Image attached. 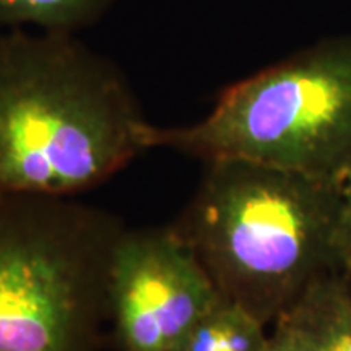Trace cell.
I'll return each mask as SVG.
<instances>
[{"mask_svg": "<svg viewBox=\"0 0 351 351\" xmlns=\"http://www.w3.org/2000/svg\"><path fill=\"white\" fill-rule=\"evenodd\" d=\"M125 77L75 34L0 32V194L73 197L143 152Z\"/></svg>", "mask_w": 351, "mask_h": 351, "instance_id": "6da1fadb", "label": "cell"}, {"mask_svg": "<svg viewBox=\"0 0 351 351\" xmlns=\"http://www.w3.org/2000/svg\"><path fill=\"white\" fill-rule=\"evenodd\" d=\"M340 186L249 161L205 163L171 223L223 300L275 324L324 275L339 271Z\"/></svg>", "mask_w": 351, "mask_h": 351, "instance_id": "7a4b0ae2", "label": "cell"}, {"mask_svg": "<svg viewBox=\"0 0 351 351\" xmlns=\"http://www.w3.org/2000/svg\"><path fill=\"white\" fill-rule=\"evenodd\" d=\"M145 147L204 163L249 161L341 186L351 171V36L320 41L232 83L194 124H148Z\"/></svg>", "mask_w": 351, "mask_h": 351, "instance_id": "3957f363", "label": "cell"}, {"mask_svg": "<svg viewBox=\"0 0 351 351\" xmlns=\"http://www.w3.org/2000/svg\"><path fill=\"white\" fill-rule=\"evenodd\" d=\"M125 228L72 197L0 194V351H99Z\"/></svg>", "mask_w": 351, "mask_h": 351, "instance_id": "277c9868", "label": "cell"}, {"mask_svg": "<svg viewBox=\"0 0 351 351\" xmlns=\"http://www.w3.org/2000/svg\"><path fill=\"white\" fill-rule=\"evenodd\" d=\"M108 298L119 351H181L225 301L171 225L125 228L114 249Z\"/></svg>", "mask_w": 351, "mask_h": 351, "instance_id": "5b68a950", "label": "cell"}, {"mask_svg": "<svg viewBox=\"0 0 351 351\" xmlns=\"http://www.w3.org/2000/svg\"><path fill=\"white\" fill-rule=\"evenodd\" d=\"M276 322L293 328L311 351H351V278L332 271L315 280Z\"/></svg>", "mask_w": 351, "mask_h": 351, "instance_id": "8992f818", "label": "cell"}, {"mask_svg": "<svg viewBox=\"0 0 351 351\" xmlns=\"http://www.w3.org/2000/svg\"><path fill=\"white\" fill-rule=\"evenodd\" d=\"M116 0H0V32L34 29L77 34L95 25Z\"/></svg>", "mask_w": 351, "mask_h": 351, "instance_id": "52a82bcc", "label": "cell"}, {"mask_svg": "<svg viewBox=\"0 0 351 351\" xmlns=\"http://www.w3.org/2000/svg\"><path fill=\"white\" fill-rule=\"evenodd\" d=\"M265 327L241 307L223 301L189 337L181 351H261Z\"/></svg>", "mask_w": 351, "mask_h": 351, "instance_id": "ba28073f", "label": "cell"}, {"mask_svg": "<svg viewBox=\"0 0 351 351\" xmlns=\"http://www.w3.org/2000/svg\"><path fill=\"white\" fill-rule=\"evenodd\" d=\"M333 243L339 271L351 278V171L340 186V204Z\"/></svg>", "mask_w": 351, "mask_h": 351, "instance_id": "9c48e42d", "label": "cell"}, {"mask_svg": "<svg viewBox=\"0 0 351 351\" xmlns=\"http://www.w3.org/2000/svg\"><path fill=\"white\" fill-rule=\"evenodd\" d=\"M261 351H311L298 333L282 322L274 324V333L267 337Z\"/></svg>", "mask_w": 351, "mask_h": 351, "instance_id": "30bf717a", "label": "cell"}]
</instances>
